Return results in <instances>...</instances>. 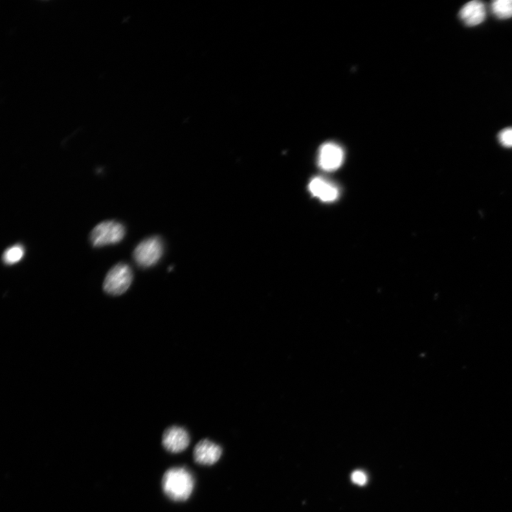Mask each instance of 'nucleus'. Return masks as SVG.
Wrapping results in <instances>:
<instances>
[{"mask_svg":"<svg viewBox=\"0 0 512 512\" xmlns=\"http://www.w3.org/2000/svg\"><path fill=\"white\" fill-rule=\"evenodd\" d=\"M190 443L189 434L186 429L172 426L166 430L162 437V444L169 452L179 454L186 450Z\"/></svg>","mask_w":512,"mask_h":512,"instance_id":"39448f33","label":"nucleus"},{"mask_svg":"<svg viewBox=\"0 0 512 512\" xmlns=\"http://www.w3.org/2000/svg\"><path fill=\"white\" fill-rule=\"evenodd\" d=\"M498 139L502 146L512 148V128L502 131L498 135Z\"/></svg>","mask_w":512,"mask_h":512,"instance_id":"f8f14e48","label":"nucleus"},{"mask_svg":"<svg viewBox=\"0 0 512 512\" xmlns=\"http://www.w3.org/2000/svg\"><path fill=\"white\" fill-rule=\"evenodd\" d=\"M309 190L314 197L324 202L333 201L339 196L337 188L320 177H316L311 181Z\"/></svg>","mask_w":512,"mask_h":512,"instance_id":"1a4fd4ad","label":"nucleus"},{"mask_svg":"<svg viewBox=\"0 0 512 512\" xmlns=\"http://www.w3.org/2000/svg\"><path fill=\"white\" fill-rule=\"evenodd\" d=\"M491 8L495 16L499 19L512 17V0H497L491 4Z\"/></svg>","mask_w":512,"mask_h":512,"instance_id":"9d476101","label":"nucleus"},{"mask_svg":"<svg viewBox=\"0 0 512 512\" xmlns=\"http://www.w3.org/2000/svg\"><path fill=\"white\" fill-rule=\"evenodd\" d=\"M24 255L25 248L23 245L16 244L5 252L3 256V260L6 265H14L22 260Z\"/></svg>","mask_w":512,"mask_h":512,"instance_id":"9b49d317","label":"nucleus"},{"mask_svg":"<svg viewBox=\"0 0 512 512\" xmlns=\"http://www.w3.org/2000/svg\"><path fill=\"white\" fill-rule=\"evenodd\" d=\"M221 454V447L209 440L201 441L194 450L195 462L202 465L215 464L220 459Z\"/></svg>","mask_w":512,"mask_h":512,"instance_id":"0eeeda50","label":"nucleus"},{"mask_svg":"<svg viewBox=\"0 0 512 512\" xmlns=\"http://www.w3.org/2000/svg\"><path fill=\"white\" fill-rule=\"evenodd\" d=\"M194 486V478L186 468L170 469L163 476L164 493L175 502L188 500L192 493Z\"/></svg>","mask_w":512,"mask_h":512,"instance_id":"f257e3e1","label":"nucleus"},{"mask_svg":"<svg viewBox=\"0 0 512 512\" xmlns=\"http://www.w3.org/2000/svg\"><path fill=\"white\" fill-rule=\"evenodd\" d=\"M163 245L157 237L142 241L133 253L136 263L142 268H148L156 264L162 256Z\"/></svg>","mask_w":512,"mask_h":512,"instance_id":"20e7f679","label":"nucleus"},{"mask_svg":"<svg viewBox=\"0 0 512 512\" xmlns=\"http://www.w3.org/2000/svg\"><path fill=\"white\" fill-rule=\"evenodd\" d=\"M353 480L357 485H363L366 482V476L364 473L360 472V471H357L353 475Z\"/></svg>","mask_w":512,"mask_h":512,"instance_id":"ddd939ff","label":"nucleus"},{"mask_svg":"<svg viewBox=\"0 0 512 512\" xmlns=\"http://www.w3.org/2000/svg\"><path fill=\"white\" fill-rule=\"evenodd\" d=\"M459 15L466 26H477L483 23L486 17L485 6L479 1L469 2L462 8Z\"/></svg>","mask_w":512,"mask_h":512,"instance_id":"6e6552de","label":"nucleus"},{"mask_svg":"<svg viewBox=\"0 0 512 512\" xmlns=\"http://www.w3.org/2000/svg\"><path fill=\"white\" fill-rule=\"evenodd\" d=\"M133 272L126 263H118L108 273L104 283V291L111 296L126 293L133 281Z\"/></svg>","mask_w":512,"mask_h":512,"instance_id":"7ed1b4c3","label":"nucleus"},{"mask_svg":"<svg viewBox=\"0 0 512 512\" xmlns=\"http://www.w3.org/2000/svg\"><path fill=\"white\" fill-rule=\"evenodd\" d=\"M126 230L124 225L115 221L99 223L91 234V241L95 247L115 244L124 238Z\"/></svg>","mask_w":512,"mask_h":512,"instance_id":"f03ea898","label":"nucleus"},{"mask_svg":"<svg viewBox=\"0 0 512 512\" xmlns=\"http://www.w3.org/2000/svg\"><path fill=\"white\" fill-rule=\"evenodd\" d=\"M319 166L324 171L337 170L344 160V152L335 143H325L319 151Z\"/></svg>","mask_w":512,"mask_h":512,"instance_id":"423d86ee","label":"nucleus"}]
</instances>
